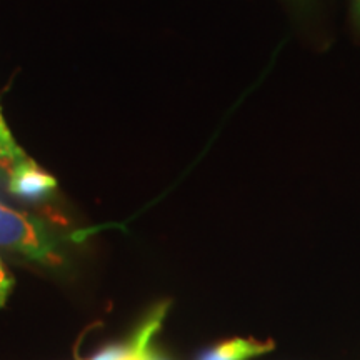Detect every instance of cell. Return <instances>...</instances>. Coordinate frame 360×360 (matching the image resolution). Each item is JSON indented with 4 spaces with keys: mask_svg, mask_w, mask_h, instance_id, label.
<instances>
[{
    "mask_svg": "<svg viewBox=\"0 0 360 360\" xmlns=\"http://www.w3.org/2000/svg\"><path fill=\"white\" fill-rule=\"evenodd\" d=\"M0 247L49 267L62 264L58 240L47 224L4 204H0Z\"/></svg>",
    "mask_w": 360,
    "mask_h": 360,
    "instance_id": "6da1fadb",
    "label": "cell"
},
{
    "mask_svg": "<svg viewBox=\"0 0 360 360\" xmlns=\"http://www.w3.org/2000/svg\"><path fill=\"white\" fill-rule=\"evenodd\" d=\"M57 180L29 157L13 165L8 172V191L12 195L29 202L45 200L56 192Z\"/></svg>",
    "mask_w": 360,
    "mask_h": 360,
    "instance_id": "7a4b0ae2",
    "label": "cell"
},
{
    "mask_svg": "<svg viewBox=\"0 0 360 360\" xmlns=\"http://www.w3.org/2000/svg\"><path fill=\"white\" fill-rule=\"evenodd\" d=\"M272 347L270 344L254 339H232L225 340L215 347L200 354L199 360H250Z\"/></svg>",
    "mask_w": 360,
    "mask_h": 360,
    "instance_id": "3957f363",
    "label": "cell"
},
{
    "mask_svg": "<svg viewBox=\"0 0 360 360\" xmlns=\"http://www.w3.org/2000/svg\"><path fill=\"white\" fill-rule=\"evenodd\" d=\"M24 150L13 141L11 130H8L6 120H4L2 110H0V170L11 172L13 165L22 159H25Z\"/></svg>",
    "mask_w": 360,
    "mask_h": 360,
    "instance_id": "277c9868",
    "label": "cell"
},
{
    "mask_svg": "<svg viewBox=\"0 0 360 360\" xmlns=\"http://www.w3.org/2000/svg\"><path fill=\"white\" fill-rule=\"evenodd\" d=\"M13 283H15V281H13L11 270L6 267V264L0 259V309L6 305L8 295H11L13 289Z\"/></svg>",
    "mask_w": 360,
    "mask_h": 360,
    "instance_id": "5b68a950",
    "label": "cell"
},
{
    "mask_svg": "<svg viewBox=\"0 0 360 360\" xmlns=\"http://www.w3.org/2000/svg\"><path fill=\"white\" fill-rule=\"evenodd\" d=\"M147 360H169V359L164 357V355H160L159 352H154V350H148Z\"/></svg>",
    "mask_w": 360,
    "mask_h": 360,
    "instance_id": "8992f818",
    "label": "cell"
},
{
    "mask_svg": "<svg viewBox=\"0 0 360 360\" xmlns=\"http://www.w3.org/2000/svg\"><path fill=\"white\" fill-rule=\"evenodd\" d=\"M357 15L360 17V0H357Z\"/></svg>",
    "mask_w": 360,
    "mask_h": 360,
    "instance_id": "52a82bcc",
    "label": "cell"
}]
</instances>
